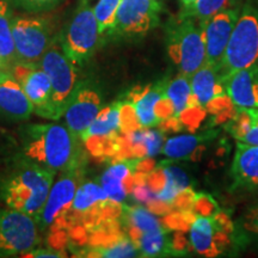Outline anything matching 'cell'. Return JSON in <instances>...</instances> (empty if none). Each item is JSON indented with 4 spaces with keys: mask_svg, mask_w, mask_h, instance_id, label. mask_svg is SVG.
<instances>
[{
    "mask_svg": "<svg viewBox=\"0 0 258 258\" xmlns=\"http://www.w3.org/2000/svg\"><path fill=\"white\" fill-rule=\"evenodd\" d=\"M165 95L173 105V117L170 118L172 121H176L192 103L196 102L191 92L190 77L183 73L166 83Z\"/></svg>",
    "mask_w": 258,
    "mask_h": 258,
    "instance_id": "obj_23",
    "label": "cell"
},
{
    "mask_svg": "<svg viewBox=\"0 0 258 258\" xmlns=\"http://www.w3.org/2000/svg\"><path fill=\"white\" fill-rule=\"evenodd\" d=\"M121 2L122 0H98L93 9L102 41L104 40L105 36H111V32L115 27L116 15H117Z\"/></svg>",
    "mask_w": 258,
    "mask_h": 258,
    "instance_id": "obj_30",
    "label": "cell"
},
{
    "mask_svg": "<svg viewBox=\"0 0 258 258\" xmlns=\"http://www.w3.org/2000/svg\"><path fill=\"white\" fill-rule=\"evenodd\" d=\"M191 92L195 101L206 111L218 115H230L232 111V102L225 91L224 80L219 69L212 64L203 63L195 73L190 77Z\"/></svg>",
    "mask_w": 258,
    "mask_h": 258,
    "instance_id": "obj_12",
    "label": "cell"
},
{
    "mask_svg": "<svg viewBox=\"0 0 258 258\" xmlns=\"http://www.w3.org/2000/svg\"><path fill=\"white\" fill-rule=\"evenodd\" d=\"M235 0H196L188 8H182L179 15L183 17L194 18L200 23H205L212 16L231 8Z\"/></svg>",
    "mask_w": 258,
    "mask_h": 258,
    "instance_id": "obj_29",
    "label": "cell"
},
{
    "mask_svg": "<svg viewBox=\"0 0 258 258\" xmlns=\"http://www.w3.org/2000/svg\"><path fill=\"white\" fill-rule=\"evenodd\" d=\"M122 227L134 226L143 233L165 227L163 221L156 217V214L150 209L140 207V206H125L122 205V214L120 217Z\"/></svg>",
    "mask_w": 258,
    "mask_h": 258,
    "instance_id": "obj_27",
    "label": "cell"
},
{
    "mask_svg": "<svg viewBox=\"0 0 258 258\" xmlns=\"http://www.w3.org/2000/svg\"><path fill=\"white\" fill-rule=\"evenodd\" d=\"M195 2L196 0H180V4H182V8H188L189 5H191Z\"/></svg>",
    "mask_w": 258,
    "mask_h": 258,
    "instance_id": "obj_41",
    "label": "cell"
},
{
    "mask_svg": "<svg viewBox=\"0 0 258 258\" xmlns=\"http://www.w3.org/2000/svg\"><path fill=\"white\" fill-rule=\"evenodd\" d=\"M6 0H0V59L9 67L18 63L14 36H12V11Z\"/></svg>",
    "mask_w": 258,
    "mask_h": 258,
    "instance_id": "obj_25",
    "label": "cell"
},
{
    "mask_svg": "<svg viewBox=\"0 0 258 258\" xmlns=\"http://www.w3.org/2000/svg\"><path fill=\"white\" fill-rule=\"evenodd\" d=\"M12 78L22 86L25 95L34 105V111L48 118L51 98V85L48 74L40 64L16 63L12 67Z\"/></svg>",
    "mask_w": 258,
    "mask_h": 258,
    "instance_id": "obj_15",
    "label": "cell"
},
{
    "mask_svg": "<svg viewBox=\"0 0 258 258\" xmlns=\"http://www.w3.org/2000/svg\"><path fill=\"white\" fill-rule=\"evenodd\" d=\"M10 77H12L11 67H9L4 61L0 59V83L6 78H10Z\"/></svg>",
    "mask_w": 258,
    "mask_h": 258,
    "instance_id": "obj_40",
    "label": "cell"
},
{
    "mask_svg": "<svg viewBox=\"0 0 258 258\" xmlns=\"http://www.w3.org/2000/svg\"><path fill=\"white\" fill-rule=\"evenodd\" d=\"M99 41L98 24L89 3L79 4L72 19L57 35L60 47L76 66H83L91 59Z\"/></svg>",
    "mask_w": 258,
    "mask_h": 258,
    "instance_id": "obj_7",
    "label": "cell"
},
{
    "mask_svg": "<svg viewBox=\"0 0 258 258\" xmlns=\"http://www.w3.org/2000/svg\"><path fill=\"white\" fill-rule=\"evenodd\" d=\"M6 2L23 11L37 14V12H46L55 9L62 0H6Z\"/></svg>",
    "mask_w": 258,
    "mask_h": 258,
    "instance_id": "obj_32",
    "label": "cell"
},
{
    "mask_svg": "<svg viewBox=\"0 0 258 258\" xmlns=\"http://www.w3.org/2000/svg\"><path fill=\"white\" fill-rule=\"evenodd\" d=\"M167 53L180 73L191 77L206 61L203 23L194 18L173 16L165 24Z\"/></svg>",
    "mask_w": 258,
    "mask_h": 258,
    "instance_id": "obj_3",
    "label": "cell"
},
{
    "mask_svg": "<svg viewBox=\"0 0 258 258\" xmlns=\"http://www.w3.org/2000/svg\"><path fill=\"white\" fill-rule=\"evenodd\" d=\"M22 153L47 169L62 171L85 167L86 150L70 129L56 123H29L18 131Z\"/></svg>",
    "mask_w": 258,
    "mask_h": 258,
    "instance_id": "obj_1",
    "label": "cell"
},
{
    "mask_svg": "<svg viewBox=\"0 0 258 258\" xmlns=\"http://www.w3.org/2000/svg\"><path fill=\"white\" fill-rule=\"evenodd\" d=\"M89 2H90V0H80L79 4H88Z\"/></svg>",
    "mask_w": 258,
    "mask_h": 258,
    "instance_id": "obj_42",
    "label": "cell"
},
{
    "mask_svg": "<svg viewBox=\"0 0 258 258\" xmlns=\"http://www.w3.org/2000/svg\"><path fill=\"white\" fill-rule=\"evenodd\" d=\"M217 209V203L213 201V199L208 195H199L196 194V198L194 200L191 212L198 215H213V212Z\"/></svg>",
    "mask_w": 258,
    "mask_h": 258,
    "instance_id": "obj_34",
    "label": "cell"
},
{
    "mask_svg": "<svg viewBox=\"0 0 258 258\" xmlns=\"http://www.w3.org/2000/svg\"><path fill=\"white\" fill-rule=\"evenodd\" d=\"M102 109V96L89 80H82L64 110L67 128L80 140ZM82 141V140H80Z\"/></svg>",
    "mask_w": 258,
    "mask_h": 258,
    "instance_id": "obj_13",
    "label": "cell"
},
{
    "mask_svg": "<svg viewBox=\"0 0 258 258\" xmlns=\"http://www.w3.org/2000/svg\"><path fill=\"white\" fill-rule=\"evenodd\" d=\"M56 172L23 153L9 158L0 171V201L9 208L36 218L53 185Z\"/></svg>",
    "mask_w": 258,
    "mask_h": 258,
    "instance_id": "obj_2",
    "label": "cell"
},
{
    "mask_svg": "<svg viewBox=\"0 0 258 258\" xmlns=\"http://www.w3.org/2000/svg\"><path fill=\"white\" fill-rule=\"evenodd\" d=\"M239 141L249 145H258V123L254 124L244 137H241Z\"/></svg>",
    "mask_w": 258,
    "mask_h": 258,
    "instance_id": "obj_39",
    "label": "cell"
},
{
    "mask_svg": "<svg viewBox=\"0 0 258 258\" xmlns=\"http://www.w3.org/2000/svg\"><path fill=\"white\" fill-rule=\"evenodd\" d=\"M165 80L146 86H137L128 93L127 102L132 103L137 112L138 120L143 128H152L159 124L154 115V105L164 95L166 88Z\"/></svg>",
    "mask_w": 258,
    "mask_h": 258,
    "instance_id": "obj_20",
    "label": "cell"
},
{
    "mask_svg": "<svg viewBox=\"0 0 258 258\" xmlns=\"http://www.w3.org/2000/svg\"><path fill=\"white\" fill-rule=\"evenodd\" d=\"M84 167L62 171L55 184L51 185L41 212L35 218L41 232L70 228V214L77 189L83 182Z\"/></svg>",
    "mask_w": 258,
    "mask_h": 258,
    "instance_id": "obj_6",
    "label": "cell"
},
{
    "mask_svg": "<svg viewBox=\"0 0 258 258\" xmlns=\"http://www.w3.org/2000/svg\"><path fill=\"white\" fill-rule=\"evenodd\" d=\"M239 15V9L228 8L212 16L203 23L206 42L205 63L212 64L217 69L220 67L221 59Z\"/></svg>",
    "mask_w": 258,
    "mask_h": 258,
    "instance_id": "obj_14",
    "label": "cell"
},
{
    "mask_svg": "<svg viewBox=\"0 0 258 258\" xmlns=\"http://www.w3.org/2000/svg\"><path fill=\"white\" fill-rule=\"evenodd\" d=\"M67 254L61 251H55L51 249H32L29 252L24 253L22 257H29V258H62L66 257Z\"/></svg>",
    "mask_w": 258,
    "mask_h": 258,
    "instance_id": "obj_38",
    "label": "cell"
},
{
    "mask_svg": "<svg viewBox=\"0 0 258 258\" xmlns=\"http://www.w3.org/2000/svg\"><path fill=\"white\" fill-rule=\"evenodd\" d=\"M38 64L50 79L51 98L48 120H60L80 82L77 66L63 53L57 38Z\"/></svg>",
    "mask_w": 258,
    "mask_h": 258,
    "instance_id": "obj_5",
    "label": "cell"
},
{
    "mask_svg": "<svg viewBox=\"0 0 258 258\" xmlns=\"http://www.w3.org/2000/svg\"><path fill=\"white\" fill-rule=\"evenodd\" d=\"M133 194L134 199L137 200V201L141 202V203H145V205H148L151 201H153L154 199L157 198V195L152 191V189L150 188L147 184H139V185H135L133 188Z\"/></svg>",
    "mask_w": 258,
    "mask_h": 258,
    "instance_id": "obj_36",
    "label": "cell"
},
{
    "mask_svg": "<svg viewBox=\"0 0 258 258\" xmlns=\"http://www.w3.org/2000/svg\"><path fill=\"white\" fill-rule=\"evenodd\" d=\"M243 227L258 237V206L249 209L243 218Z\"/></svg>",
    "mask_w": 258,
    "mask_h": 258,
    "instance_id": "obj_37",
    "label": "cell"
},
{
    "mask_svg": "<svg viewBox=\"0 0 258 258\" xmlns=\"http://www.w3.org/2000/svg\"><path fill=\"white\" fill-rule=\"evenodd\" d=\"M164 135L161 131H152V129H144V144L147 151V157L152 158L157 156L163 148Z\"/></svg>",
    "mask_w": 258,
    "mask_h": 258,
    "instance_id": "obj_33",
    "label": "cell"
},
{
    "mask_svg": "<svg viewBox=\"0 0 258 258\" xmlns=\"http://www.w3.org/2000/svg\"><path fill=\"white\" fill-rule=\"evenodd\" d=\"M231 221L227 215H195L189 227L191 250L201 256L214 257L230 243Z\"/></svg>",
    "mask_w": 258,
    "mask_h": 258,
    "instance_id": "obj_11",
    "label": "cell"
},
{
    "mask_svg": "<svg viewBox=\"0 0 258 258\" xmlns=\"http://www.w3.org/2000/svg\"><path fill=\"white\" fill-rule=\"evenodd\" d=\"M34 112V105L22 86L10 77L0 83V116L12 123L24 122Z\"/></svg>",
    "mask_w": 258,
    "mask_h": 258,
    "instance_id": "obj_17",
    "label": "cell"
},
{
    "mask_svg": "<svg viewBox=\"0 0 258 258\" xmlns=\"http://www.w3.org/2000/svg\"><path fill=\"white\" fill-rule=\"evenodd\" d=\"M120 108L121 102H115L101 109L92 123L83 133L80 138L82 143L90 137H106L120 133Z\"/></svg>",
    "mask_w": 258,
    "mask_h": 258,
    "instance_id": "obj_22",
    "label": "cell"
},
{
    "mask_svg": "<svg viewBox=\"0 0 258 258\" xmlns=\"http://www.w3.org/2000/svg\"><path fill=\"white\" fill-rule=\"evenodd\" d=\"M16 55L18 63L38 64L56 41L50 19L40 16H18L12 17Z\"/></svg>",
    "mask_w": 258,
    "mask_h": 258,
    "instance_id": "obj_8",
    "label": "cell"
},
{
    "mask_svg": "<svg viewBox=\"0 0 258 258\" xmlns=\"http://www.w3.org/2000/svg\"><path fill=\"white\" fill-rule=\"evenodd\" d=\"M161 10L157 0H122L111 36L125 40L144 37L160 24Z\"/></svg>",
    "mask_w": 258,
    "mask_h": 258,
    "instance_id": "obj_10",
    "label": "cell"
},
{
    "mask_svg": "<svg viewBox=\"0 0 258 258\" xmlns=\"http://www.w3.org/2000/svg\"><path fill=\"white\" fill-rule=\"evenodd\" d=\"M215 137L214 132H206L200 135H179L171 138L164 145L163 152L170 159H190L194 160L201 156L205 150V143Z\"/></svg>",
    "mask_w": 258,
    "mask_h": 258,
    "instance_id": "obj_21",
    "label": "cell"
},
{
    "mask_svg": "<svg viewBox=\"0 0 258 258\" xmlns=\"http://www.w3.org/2000/svg\"><path fill=\"white\" fill-rule=\"evenodd\" d=\"M139 129H143L138 120L137 112L132 103L127 101L121 102L120 108V132L122 134L133 133Z\"/></svg>",
    "mask_w": 258,
    "mask_h": 258,
    "instance_id": "obj_31",
    "label": "cell"
},
{
    "mask_svg": "<svg viewBox=\"0 0 258 258\" xmlns=\"http://www.w3.org/2000/svg\"><path fill=\"white\" fill-rule=\"evenodd\" d=\"M154 115H156L157 120L159 121V124L161 122H165L173 117V105L167 96L164 92V95L158 99V102L154 105Z\"/></svg>",
    "mask_w": 258,
    "mask_h": 258,
    "instance_id": "obj_35",
    "label": "cell"
},
{
    "mask_svg": "<svg viewBox=\"0 0 258 258\" xmlns=\"http://www.w3.org/2000/svg\"><path fill=\"white\" fill-rule=\"evenodd\" d=\"M40 243L34 217L12 208H0V258L22 257Z\"/></svg>",
    "mask_w": 258,
    "mask_h": 258,
    "instance_id": "obj_9",
    "label": "cell"
},
{
    "mask_svg": "<svg viewBox=\"0 0 258 258\" xmlns=\"http://www.w3.org/2000/svg\"><path fill=\"white\" fill-rule=\"evenodd\" d=\"M135 159H125L114 163L101 177V185L109 199L118 203L123 202L134 188Z\"/></svg>",
    "mask_w": 258,
    "mask_h": 258,
    "instance_id": "obj_19",
    "label": "cell"
},
{
    "mask_svg": "<svg viewBox=\"0 0 258 258\" xmlns=\"http://www.w3.org/2000/svg\"><path fill=\"white\" fill-rule=\"evenodd\" d=\"M77 252L84 253L86 257H106V258H121V257H139L140 250L137 245L124 235L123 238L118 239L108 246L103 247H89L88 250L77 251ZM76 252V253H77ZM74 253V254H76Z\"/></svg>",
    "mask_w": 258,
    "mask_h": 258,
    "instance_id": "obj_28",
    "label": "cell"
},
{
    "mask_svg": "<svg viewBox=\"0 0 258 258\" xmlns=\"http://www.w3.org/2000/svg\"><path fill=\"white\" fill-rule=\"evenodd\" d=\"M258 61V5L246 3L232 31L222 56L221 77L252 66Z\"/></svg>",
    "mask_w": 258,
    "mask_h": 258,
    "instance_id": "obj_4",
    "label": "cell"
},
{
    "mask_svg": "<svg viewBox=\"0 0 258 258\" xmlns=\"http://www.w3.org/2000/svg\"><path fill=\"white\" fill-rule=\"evenodd\" d=\"M225 91L235 108H258V64L222 78Z\"/></svg>",
    "mask_w": 258,
    "mask_h": 258,
    "instance_id": "obj_16",
    "label": "cell"
},
{
    "mask_svg": "<svg viewBox=\"0 0 258 258\" xmlns=\"http://www.w3.org/2000/svg\"><path fill=\"white\" fill-rule=\"evenodd\" d=\"M157 2H159V3H161V0H157Z\"/></svg>",
    "mask_w": 258,
    "mask_h": 258,
    "instance_id": "obj_43",
    "label": "cell"
},
{
    "mask_svg": "<svg viewBox=\"0 0 258 258\" xmlns=\"http://www.w3.org/2000/svg\"><path fill=\"white\" fill-rule=\"evenodd\" d=\"M233 189L258 188V145L237 144L231 166Z\"/></svg>",
    "mask_w": 258,
    "mask_h": 258,
    "instance_id": "obj_18",
    "label": "cell"
},
{
    "mask_svg": "<svg viewBox=\"0 0 258 258\" xmlns=\"http://www.w3.org/2000/svg\"><path fill=\"white\" fill-rule=\"evenodd\" d=\"M139 250L143 257H163L177 253L173 238L167 233V228L145 232L139 241Z\"/></svg>",
    "mask_w": 258,
    "mask_h": 258,
    "instance_id": "obj_24",
    "label": "cell"
},
{
    "mask_svg": "<svg viewBox=\"0 0 258 258\" xmlns=\"http://www.w3.org/2000/svg\"><path fill=\"white\" fill-rule=\"evenodd\" d=\"M160 166L163 170V188L157 194V198L172 207L177 195L189 186V178L184 171L166 161L161 163Z\"/></svg>",
    "mask_w": 258,
    "mask_h": 258,
    "instance_id": "obj_26",
    "label": "cell"
}]
</instances>
